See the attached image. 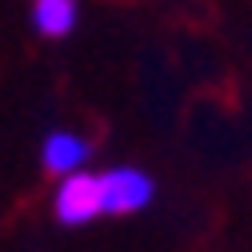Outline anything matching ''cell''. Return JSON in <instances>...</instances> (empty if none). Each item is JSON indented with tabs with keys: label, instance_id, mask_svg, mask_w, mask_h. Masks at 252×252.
Returning <instances> with one entry per match:
<instances>
[{
	"label": "cell",
	"instance_id": "cell-2",
	"mask_svg": "<svg viewBox=\"0 0 252 252\" xmlns=\"http://www.w3.org/2000/svg\"><path fill=\"white\" fill-rule=\"evenodd\" d=\"M100 196H104V216H132L152 204L156 180L144 168L116 164V168L100 172Z\"/></svg>",
	"mask_w": 252,
	"mask_h": 252
},
{
	"label": "cell",
	"instance_id": "cell-3",
	"mask_svg": "<svg viewBox=\"0 0 252 252\" xmlns=\"http://www.w3.org/2000/svg\"><path fill=\"white\" fill-rule=\"evenodd\" d=\"M92 152H96V148H92L88 136H80L72 128H52L40 140V164L52 176H72V172H80L92 160Z\"/></svg>",
	"mask_w": 252,
	"mask_h": 252
},
{
	"label": "cell",
	"instance_id": "cell-4",
	"mask_svg": "<svg viewBox=\"0 0 252 252\" xmlns=\"http://www.w3.org/2000/svg\"><path fill=\"white\" fill-rule=\"evenodd\" d=\"M32 32L44 40H68L80 24V0H32L28 8Z\"/></svg>",
	"mask_w": 252,
	"mask_h": 252
},
{
	"label": "cell",
	"instance_id": "cell-1",
	"mask_svg": "<svg viewBox=\"0 0 252 252\" xmlns=\"http://www.w3.org/2000/svg\"><path fill=\"white\" fill-rule=\"evenodd\" d=\"M52 212L64 228H84L92 224L96 216H104V196H100V176L92 172H72V176H60V188L52 196Z\"/></svg>",
	"mask_w": 252,
	"mask_h": 252
}]
</instances>
